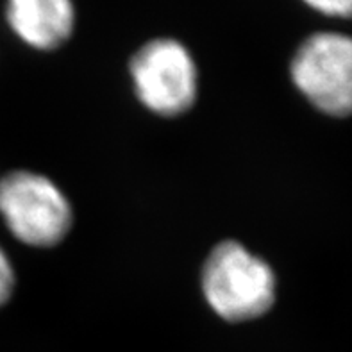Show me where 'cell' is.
I'll use <instances>...</instances> for the list:
<instances>
[{
  "instance_id": "obj_6",
  "label": "cell",
  "mask_w": 352,
  "mask_h": 352,
  "mask_svg": "<svg viewBox=\"0 0 352 352\" xmlns=\"http://www.w3.org/2000/svg\"><path fill=\"white\" fill-rule=\"evenodd\" d=\"M302 4L326 18H335V20L352 18V0H302Z\"/></svg>"
},
{
  "instance_id": "obj_4",
  "label": "cell",
  "mask_w": 352,
  "mask_h": 352,
  "mask_svg": "<svg viewBox=\"0 0 352 352\" xmlns=\"http://www.w3.org/2000/svg\"><path fill=\"white\" fill-rule=\"evenodd\" d=\"M295 88L327 116L352 115V36L317 31L304 38L290 61Z\"/></svg>"
},
{
  "instance_id": "obj_7",
  "label": "cell",
  "mask_w": 352,
  "mask_h": 352,
  "mask_svg": "<svg viewBox=\"0 0 352 352\" xmlns=\"http://www.w3.org/2000/svg\"><path fill=\"white\" fill-rule=\"evenodd\" d=\"M14 288H16V272H14L13 261L8 252L0 247V308L13 297Z\"/></svg>"
},
{
  "instance_id": "obj_5",
  "label": "cell",
  "mask_w": 352,
  "mask_h": 352,
  "mask_svg": "<svg viewBox=\"0 0 352 352\" xmlns=\"http://www.w3.org/2000/svg\"><path fill=\"white\" fill-rule=\"evenodd\" d=\"M6 20L18 40L40 52L61 49L74 36V0H6Z\"/></svg>"
},
{
  "instance_id": "obj_1",
  "label": "cell",
  "mask_w": 352,
  "mask_h": 352,
  "mask_svg": "<svg viewBox=\"0 0 352 352\" xmlns=\"http://www.w3.org/2000/svg\"><path fill=\"white\" fill-rule=\"evenodd\" d=\"M201 288L211 311L232 324L261 318L277 299L274 268L236 240H223L211 249L202 265Z\"/></svg>"
},
{
  "instance_id": "obj_3",
  "label": "cell",
  "mask_w": 352,
  "mask_h": 352,
  "mask_svg": "<svg viewBox=\"0 0 352 352\" xmlns=\"http://www.w3.org/2000/svg\"><path fill=\"white\" fill-rule=\"evenodd\" d=\"M136 98L157 116L174 118L188 113L199 97V68L186 45L175 38L143 43L129 61Z\"/></svg>"
},
{
  "instance_id": "obj_2",
  "label": "cell",
  "mask_w": 352,
  "mask_h": 352,
  "mask_svg": "<svg viewBox=\"0 0 352 352\" xmlns=\"http://www.w3.org/2000/svg\"><path fill=\"white\" fill-rule=\"evenodd\" d=\"M0 217L13 238L34 249L59 245L74 228L70 199L34 170H11L0 177Z\"/></svg>"
}]
</instances>
